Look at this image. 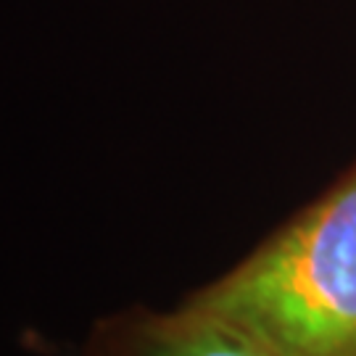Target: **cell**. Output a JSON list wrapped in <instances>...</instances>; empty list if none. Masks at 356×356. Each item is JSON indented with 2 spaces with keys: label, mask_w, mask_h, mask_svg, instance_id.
I'll use <instances>...</instances> for the list:
<instances>
[{
  "label": "cell",
  "mask_w": 356,
  "mask_h": 356,
  "mask_svg": "<svg viewBox=\"0 0 356 356\" xmlns=\"http://www.w3.org/2000/svg\"><path fill=\"white\" fill-rule=\"evenodd\" d=\"M188 301L280 356H356V172Z\"/></svg>",
  "instance_id": "6da1fadb"
},
{
  "label": "cell",
  "mask_w": 356,
  "mask_h": 356,
  "mask_svg": "<svg viewBox=\"0 0 356 356\" xmlns=\"http://www.w3.org/2000/svg\"><path fill=\"white\" fill-rule=\"evenodd\" d=\"M85 356H280L254 332L193 301L114 322L98 330Z\"/></svg>",
  "instance_id": "7a4b0ae2"
}]
</instances>
